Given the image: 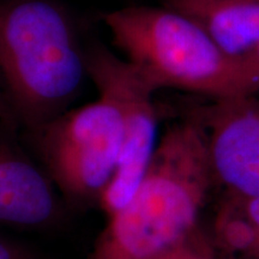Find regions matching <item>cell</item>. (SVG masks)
<instances>
[{
    "mask_svg": "<svg viewBox=\"0 0 259 259\" xmlns=\"http://www.w3.org/2000/svg\"><path fill=\"white\" fill-rule=\"evenodd\" d=\"M0 259H29V257L22 247L0 238Z\"/></svg>",
    "mask_w": 259,
    "mask_h": 259,
    "instance_id": "obj_13",
    "label": "cell"
},
{
    "mask_svg": "<svg viewBox=\"0 0 259 259\" xmlns=\"http://www.w3.org/2000/svg\"><path fill=\"white\" fill-rule=\"evenodd\" d=\"M52 179L14 144L0 137V226L36 229L56 219Z\"/></svg>",
    "mask_w": 259,
    "mask_h": 259,
    "instance_id": "obj_7",
    "label": "cell"
},
{
    "mask_svg": "<svg viewBox=\"0 0 259 259\" xmlns=\"http://www.w3.org/2000/svg\"><path fill=\"white\" fill-rule=\"evenodd\" d=\"M87 63L97 92L116 103L124 120L116 169L99 197L100 206L108 218L128 202L153 158L158 142L153 102L156 89L131 63L105 48L87 53Z\"/></svg>",
    "mask_w": 259,
    "mask_h": 259,
    "instance_id": "obj_5",
    "label": "cell"
},
{
    "mask_svg": "<svg viewBox=\"0 0 259 259\" xmlns=\"http://www.w3.org/2000/svg\"><path fill=\"white\" fill-rule=\"evenodd\" d=\"M216 234L221 245L228 251L252 257L255 255L257 231L241 203L238 208L228 205L220 211L216 219Z\"/></svg>",
    "mask_w": 259,
    "mask_h": 259,
    "instance_id": "obj_9",
    "label": "cell"
},
{
    "mask_svg": "<svg viewBox=\"0 0 259 259\" xmlns=\"http://www.w3.org/2000/svg\"><path fill=\"white\" fill-rule=\"evenodd\" d=\"M242 208H244L246 215L248 216V219L251 220V222L253 223L255 231H257L258 235V244H257V251H255V258L259 259V197L251 199H244L240 200Z\"/></svg>",
    "mask_w": 259,
    "mask_h": 259,
    "instance_id": "obj_12",
    "label": "cell"
},
{
    "mask_svg": "<svg viewBox=\"0 0 259 259\" xmlns=\"http://www.w3.org/2000/svg\"><path fill=\"white\" fill-rule=\"evenodd\" d=\"M192 19L228 56L240 59L259 44V0H162Z\"/></svg>",
    "mask_w": 259,
    "mask_h": 259,
    "instance_id": "obj_8",
    "label": "cell"
},
{
    "mask_svg": "<svg viewBox=\"0 0 259 259\" xmlns=\"http://www.w3.org/2000/svg\"><path fill=\"white\" fill-rule=\"evenodd\" d=\"M158 259H215L206 239L197 231L180 246Z\"/></svg>",
    "mask_w": 259,
    "mask_h": 259,
    "instance_id": "obj_10",
    "label": "cell"
},
{
    "mask_svg": "<svg viewBox=\"0 0 259 259\" xmlns=\"http://www.w3.org/2000/svg\"><path fill=\"white\" fill-rule=\"evenodd\" d=\"M102 21L122 58L156 90L178 89L212 101L253 96L242 61L174 10L130 6L107 12Z\"/></svg>",
    "mask_w": 259,
    "mask_h": 259,
    "instance_id": "obj_3",
    "label": "cell"
},
{
    "mask_svg": "<svg viewBox=\"0 0 259 259\" xmlns=\"http://www.w3.org/2000/svg\"><path fill=\"white\" fill-rule=\"evenodd\" d=\"M89 78L70 18L51 0H0V121L38 131Z\"/></svg>",
    "mask_w": 259,
    "mask_h": 259,
    "instance_id": "obj_2",
    "label": "cell"
},
{
    "mask_svg": "<svg viewBox=\"0 0 259 259\" xmlns=\"http://www.w3.org/2000/svg\"><path fill=\"white\" fill-rule=\"evenodd\" d=\"M211 181L198 116L168 126L131 198L108 216L92 259H158L174 250L198 231Z\"/></svg>",
    "mask_w": 259,
    "mask_h": 259,
    "instance_id": "obj_1",
    "label": "cell"
},
{
    "mask_svg": "<svg viewBox=\"0 0 259 259\" xmlns=\"http://www.w3.org/2000/svg\"><path fill=\"white\" fill-rule=\"evenodd\" d=\"M51 179L76 198L99 199L112 180L124 138L122 114L112 99L66 111L38 130Z\"/></svg>",
    "mask_w": 259,
    "mask_h": 259,
    "instance_id": "obj_4",
    "label": "cell"
},
{
    "mask_svg": "<svg viewBox=\"0 0 259 259\" xmlns=\"http://www.w3.org/2000/svg\"><path fill=\"white\" fill-rule=\"evenodd\" d=\"M197 116L213 181L238 199L259 197V96L212 101Z\"/></svg>",
    "mask_w": 259,
    "mask_h": 259,
    "instance_id": "obj_6",
    "label": "cell"
},
{
    "mask_svg": "<svg viewBox=\"0 0 259 259\" xmlns=\"http://www.w3.org/2000/svg\"><path fill=\"white\" fill-rule=\"evenodd\" d=\"M244 69L250 80L253 96H259V44L252 48L247 54L240 58Z\"/></svg>",
    "mask_w": 259,
    "mask_h": 259,
    "instance_id": "obj_11",
    "label": "cell"
}]
</instances>
